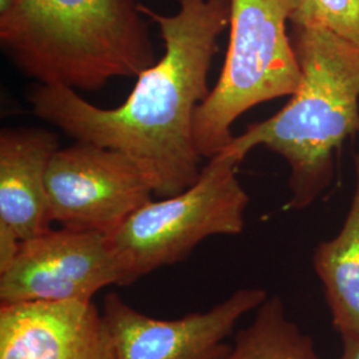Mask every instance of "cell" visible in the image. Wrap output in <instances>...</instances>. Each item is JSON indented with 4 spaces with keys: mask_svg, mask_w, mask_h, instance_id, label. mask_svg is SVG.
I'll return each mask as SVG.
<instances>
[{
    "mask_svg": "<svg viewBox=\"0 0 359 359\" xmlns=\"http://www.w3.org/2000/svg\"><path fill=\"white\" fill-rule=\"evenodd\" d=\"M179 11L163 15L142 6L154 22L165 52L137 76L117 108H99L65 86L34 84L27 99L39 118L76 142L112 148L133 158L157 198L191 188L203 157L193 136L194 114L209 95L208 77L218 38L231 26V0H179Z\"/></svg>",
    "mask_w": 359,
    "mask_h": 359,
    "instance_id": "6da1fadb",
    "label": "cell"
},
{
    "mask_svg": "<svg viewBox=\"0 0 359 359\" xmlns=\"http://www.w3.org/2000/svg\"><path fill=\"white\" fill-rule=\"evenodd\" d=\"M139 0H15L0 15V43L13 65L47 86L102 90L156 63Z\"/></svg>",
    "mask_w": 359,
    "mask_h": 359,
    "instance_id": "7a4b0ae2",
    "label": "cell"
},
{
    "mask_svg": "<svg viewBox=\"0 0 359 359\" xmlns=\"http://www.w3.org/2000/svg\"><path fill=\"white\" fill-rule=\"evenodd\" d=\"M301 81L290 100L269 118L249 126L233 142L246 156L265 147L290 169L287 206L314 204L334 177V156L359 135V46L320 25L293 26Z\"/></svg>",
    "mask_w": 359,
    "mask_h": 359,
    "instance_id": "3957f363",
    "label": "cell"
},
{
    "mask_svg": "<svg viewBox=\"0 0 359 359\" xmlns=\"http://www.w3.org/2000/svg\"><path fill=\"white\" fill-rule=\"evenodd\" d=\"M295 0H231V39L216 86L194 114L198 154L212 158L234 139L231 127L258 104L292 96L301 68L287 23Z\"/></svg>",
    "mask_w": 359,
    "mask_h": 359,
    "instance_id": "277c9868",
    "label": "cell"
},
{
    "mask_svg": "<svg viewBox=\"0 0 359 359\" xmlns=\"http://www.w3.org/2000/svg\"><path fill=\"white\" fill-rule=\"evenodd\" d=\"M245 157L231 142L209 158L191 188L149 201L109 236L123 270L121 286L179 264L208 237L243 233L250 197L237 167Z\"/></svg>",
    "mask_w": 359,
    "mask_h": 359,
    "instance_id": "5b68a950",
    "label": "cell"
},
{
    "mask_svg": "<svg viewBox=\"0 0 359 359\" xmlns=\"http://www.w3.org/2000/svg\"><path fill=\"white\" fill-rule=\"evenodd\" d=\"M46 187L52 222L107 236L152 201L154 194L152 184L133 158L84 142L53 154Z\"/></svg>",
    "mask_w": 359,
    "mask_h": 359,
    "instance_id": "8992f818",
    "label": "cell"
},
{
    "mask_svg": "<svg viewBox=\"0 0 359 359\" xmlns=\"http://www.w3.org/2000/svg\"><path fill=\"white\" fill-rule=\"evenodd\" d=\"M123 270L109 236L62 228L22 241L11 268L0 273V305L34 301H90Z\"/></svg>",
    "mask_w": 359,
    "mask_h": 359,
    "instance_id": "52a82bcc",
    "label": "cell"
},
{
    "mask_svg": "<svg viewBox=\"0 0 359 359\" xmlns=\"http://www.w3.org/2000/svg\"><path fill=\"white\" fill-rule=\"evenodd\" d=\"M262 287H241L206 311L160 320L129 305L112 292L104 297V320L116 359H224L237 323L266 298Z\"/></svg>",
    "mask_w": 359,
    "mask_h": 359,
    "instance_id": "ba28073f",
    "label": "cell"
},
{
    "mask_svg": "<svg viewBox=\"0 0 359 359\" xmlns=\"http://www.w3.org/2000/svg\"><path fill=\"white\" fill-rule=\"evenodd\" d=\"M0 359H116L103 311L90 301L0 305Z\"/></svg>",
    "mask_w": 359,
    "mask_h": 359,
    "instance_id": "9c48e42d",
    "label": "cell"
},
{
    "mask_svg": "<svg viewBox=\"0 0 359 359\" xmlns=\"http://www.w3.org/2000/svg\"><path fill=\"white\" fill-rule=\"evenodd\" d=\"M59 149L57 136L48 129L0 132V221L22 241L51 231L46 176Z\"/></svg>",
    "mask_w": 359,
    "mask_h": 359,
    "instance_id": "30bf717a",
    "label": "cell"
},
{
    "mask_svg": "<svg viewBox=\"0 0 359 359\" xmlns=\"http://www.w3.org/2000/svg\"><path fill=\"white\" fill-rule=\"evenodd\" d=\"M354 170L355 188L341 231L313 252V268L341 338L359 335V154Z\"/></svg>",
    "mask_w": 359,
    "mask_h": 359,
    "instance_id": "8fae6325",
    "label": "cell"
},
{
    "mask_svg": "<svg viewBox=\"0 0 359 359\" xmlns=\"http://www.w3.org/2000/svg\"><path fill=\"white\" fill-rule=\"evenodd\" d=\"M224 359H322L313 338L287 316L280 295L256 309L252 322L238 330Z\"/></svg>",
    "mask_w": 359,
    "mask_h": 359,
    "instance_id": "7c38bea8",
    "label": "cell"
},
{
    "mask_svg": "<svg viewBox=\"0 0 359 359\" xmlns=\"http://www.w3.org/2000/svg\"><path fill=\"white\" fill-rule=\"evenodd\" d=\"M314 8L316 25L359 46V0H314Z\"/></svg>",
    "mask_w": 359,
    "mask_h": 359,
    "instance_id": "4fadbf2b",
    "label": "cell"
},
{
    "mask_svg": "<svg viewBox=\"0 0 359 359\" xmlns=\"http://www.w3.org/2000/svg\"><path fill=\"white\" fill-rule=\"evenodd\" d=\"M22 240L11 226L0 221V273L10 269L19 255Z\"/></svg>",
    "mask_w": 359,
    "mask_h": 359,
    "instance_id": "5bb4252c",
    "label": "cell"
},
{
    "mask_svg": "<svg viewBox=\"0 0 359 359\" xmlns=\"http://www.w3.org/2000/svg\"><path fill=\"white\" fill-rule=\"evenodd\" d=\"M295 13L290 25L295 27L314 26L317 23L314 0H295Z\"/></svg>",
    "mask_w": 359,
    "mask_h": 359,
    "instance_id": "9a60e30c",
    "label": "cell"
},
{
    "mask_svg": "<svg viewBox=\"0 0 359 359\" xmlns=\"http://www.w3.org/2000/svg\"><path fill=\"white\" fill-rule=\"evenodd\" d=\"M339 359H359V335L342 338V353Z\"/></svg>",
    "mask_w": 359,
    "mask_h": 359,
    "instance_id": "2e32d148",
    "label": "cell"
},
{
    "mask_svg": "<svg viewBox=\"0 0 359 359\" xmlns=\"http://www.w3.org/2000/svg\"><path fill=\"white\" fill-rule=\"evenodd\" d=\"M15 0H0V15L7 13L13 7Z\"/></svg>",
    "mask_w": 359,
    "mask_h": 359,
    "instance_id": "e0dca14e",
    "label": "cell"
}]
</instances>
